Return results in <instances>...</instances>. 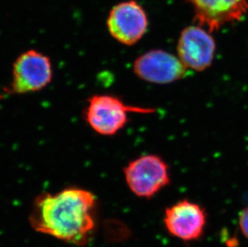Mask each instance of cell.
Listing matches in <instances>:
<instances>
[{"mask_svg":"<svg viewBox=\"0 0 248 247\" xmlns=\"http://www.w3.org/2000/svg\"><path fill=\"white\" fill-rule=\"evenodd\" d=\"M239 226L242 233L248 239V206L239 215Z\"/></svg>","mask_w":248,"mask_h":247,"instance_id":"30bf717a","label":"cell"},{"mask_svg":"<svg viewBox=\"0 0 248 247\" xmlns=\"http://www.w3.org/2000/svg\"><path fill=\"white\" fill-rule=\"evenodd\" d=\"M200 26L184 28L177 45L178 58L186 68L202 72L211 67L216 55L215 39Z\"/></svg>","mask_w":248,"mask_h":247,"instance_id":"52a82bcc","label":"cell"},{"mask_svg":"<svg viewBox=\"0 0 248 247\" xmlns=\"http://www.w3.org/2000/svg\"><path fill=\"white\" fill-rule=\"evenodd\" d=\"M206 213L196 203L183 200L167 208L164 223L171 235L185 242L198 240L204 233Z\"/></svg>","mask_w":248,"mask_h":247,"instance_id":"9c48e42d","label":"cell"},{"mask_svg":"<svg viewBox=\"0 0 248 247\" xmlns=\"http://www.w3.org/2000/svg\"><path fill=\"white\" fill-rule=\"evenodd\" d=\"M106 27L116 41L133 46L139 42L149 28L144 7L136 0H126L115 4L108 12Z\"/></svg>","mask_w":248,"mask_h":247,"instance_id":"5b68a950","label":"cell"},{"mask_svg":"<svg viewBox=\"0 0 248 247\" xmlns=\"http://www.w3.org/2000/svg\"><path fill=\"white\" fill-rule=\"evenodd\" d=\"M198 25L211 32L243 19L248 12V0H187Z\"/></svg>","mask_w":248,"mask_h":247,"instance_id":"ba28073f","label":"cell"},{"mask_svg":"<svg viewBox=\"0 0 248 247\" xmlns=\"http://www.w3.org/2000/svg\"><path fill=\"white\" fill-rule=\"evenodd\" d=\"M52 76L49 57L37 50H28L13 63L11 92L22 95L40 91L51 83Z\"/></svg>","mask_w":248,"mask_h":247,"instance_id":"277c9868","label":"cell"},{"mask_svg":"<svg viewBox=\"0 0 248 247\" xmlns=\"http://www.w3.org/2000/svg\"><path fill=\"white\" fill-rule=\"evenodd\" d=\"M124 176L129 189L140 198H152L170 182L168 165L154 154L130 161L124 167Z\"/></svg>","mask_w":248,"mask_h":247,"instance_id":"3957f363","label":"cell"},{"mask_svg":"<svg viewBox=\"0 0 248 247\" xmlns=\"http://www.w3.org/2000/svg\"><path fill=\"white\" fill-rule=\"evenodd\" d=\"M153 108L127 105L117 96L97 94L91 96L84 111V118L93 130L102 136H113L122 130L129 121V113L148 114Z\"/></svg>","mask_w":248,"mask_h":247,"instance_id":"7a4b0ae2","label":"cell"},{"mask_svg":"<svg viewBox=\"0 0 248 247\" xmlns=\"http://www.w3.org/2000/svg\"><path fill=\"white\" fill-rule=\"evenodd\" d=\"M134 73L139 79L151 84H167L183 79L188 68L179 58L162 49H153L138 56Z\"/></svg>","mask_w":248,"mask_h":247,"instance_id":"8992f818","label":"cell"},{"mask_svg":"<svg viewBox=\"0 0 248 247\" xmlns=\"http://www.w3.org/2000/svg\"><path fill=\"white\" fill-rule=\"evenodd\" d=\"M96 198L91 192L68 188L38 197L31 215L35 231L76 245H83L94 228Z\"/></svg>","mask_w":248,"mask_h":247,"instance_id":"6da1fadb","label":"cell"}]
</instances>
